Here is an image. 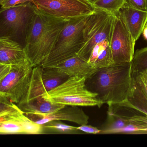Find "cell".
Here are the masks:
<instances>
[{
	"instance_id": "6da1fadb",
	"label": "cell",
	"mask_w": 147,
	"mask_h": 147,
	"mask_svg": "<svg viewBox=\"0 0 147 147\" xmlns=\"http://www.w3.org/2000/svg\"><path fill=\"white\" fill-rule=\"evenodd\" d=\"M67 20L45 14L35 6L24 47L27 58L33 67L41 65L47 58Z\"/></svg>"
},
{
	"instance_id": "7a4b0ae2",
	"label": "cell",
	"mask_w": 147,
	"mask_h": 147,
	"mask_svg": "<svg viewBox=\"0 0 147 147\" xmlns=\"http://www.w3.org/2000/svg\"><path fill=\"white\" fill-rule=\"evenodd\" d=\"M131 63L114 64L101 68L86 79V88L96 93L104 104L127 101L131 81Z\"/></svg>"
},
{
	"instance_id": "3957f363",
	"label": "cell",
	"mask_w": 147,
	"mask_h": 147,
	"mask_svg": "<svg viewBox=\"0 0 147 147\" xmlns=\"http://www.w3.org/2000/svg\"><path fill=\"white\" fill-rule=\"evenodd\" d=\"M90 16L66 21L52 51L40 66H53L77 55L86 43L84 29Z\"/></svg>"
},
{
	"instance_id": "277c9868",
	"label": "cell",
	"mask_w": 147,
	"mask_h": 147,
	"mask_svg": "<svg viewBox=\"0 0 147 147\" xmlns=\"http://www.w3.org/2000/svg\"><path fill=\"white\" fill-rule=\"evenodd\" d=\"M86 79L76 76L70 77L55 89L46 92L44 98L52 103L64 106L101 108L104 104L96 93L86 88Z\"/></svg>"
},
{
	"instance_id": "5b68a950",
	"label": "cell",
	"mask_w": 147,
	"mask_h": 147,
	"mask_svg": "<svg viewBox=\"0 0 147 147\" xmlns=\"http://www.w3.org/2000/svg\"><path fill=\"white\" fill-rule=\"evenodd\" d=\"M116 16L98 9L89 16L84 29L86 43L78 56L88 61L97 44L105 40L110 42Z\"/></svg>"
},
{
	"instance_id": "8992f818",
	"label": "cell",
	"mask_w": 147,
	"mask_h": 147,
	"mask_svg": "<svg viewBox=\"0 0 147 147\" xmlns=\"http://www.w3.org/2000/svg\"><path fill=\"white\" fill-rule=\"evenodd\" d=\"M33 68L28 59L12 65L0 83V98L16 104L19 103L27 91Z\"/></svg>"
},
{
	"instance_id": "52a82bcc",
	"label": "cell",
	"mask_w": 147,
	"mask_h": 147,
	"mask_svg": "<svg viewBox=\"0 0 147 147\" xmlns=\"http://www.w3.org/2000/svg\"><path fill=\"white\" fill-rule=\"evenodd\" d=\"M46 92L41 77V67H34L27 91L16 105L25 114H48L65 106L47 101L44 98Z\"/></svg>"
},
{
	"instance_id": "ba28073f",
	"label": "cell",
	"mask_w": 147,
	"mask_h": 147,
	"mask_svg": "<svg viewBox=\"0 0 147 147\" xmlns=\"http://www.w3.org/2000/svg\"><path fill=\"white\" fill-rule=\"evenodd\" d=\"M36 7L54 18L70 20L90 15L96 9L86 0H33Z\"/></svg>"
},
{
	"instance_id": "9c48e42d",
	"label": "cell",
	"mask_w": 147,
	"mask_h": 147,
	"mask_svg": "<svg viewBox=\"0 0 147 147\" xmlns=\"http://www.w3.org/2000/svg\"><path fill=\"white\" fill-rule=\"evenodd\" d=\"M32 3L27 2L0 9V21L3 28L10 35L26 34L35 11Z\"/></svg>"
},
{
	"instance_id": "30bf717a",
	"label": "cell",
	"mask_w": 147,
	"mask_h": 147,
	"mask_svg": "<svg viewBox=\"0 0 147 147\" xmlns=\"http://www.w3.org/2000/svg\"><path fill=\"white\" fill-rule=\"evenodd\" d=\"M135 44L123 22L116 16L110 42L114 64L131 63Z\"/></svg>"
},
{
	"instance_id": "8fae6325",
	"label": "cell",
	"mask_w": 147,
	"mask_h": 147,
	"mask_svg": "<svg viewBox=\"0 0 147 147\" xmlns=\"http://www.w3.org/2000/svg\"><path fill=\"white\" fill-rule=\"evenodd\" d=\"M43 125L31 121L20 110L0 115V134H40Z\"/></svg>"
},
{
	"instance_id": "7c38bea8",
	"label": "cell",
	"mask_w": 147,
	"mask_h": 147,
	"mask_svg": "<svg viewBox=\"0 0 147 147\" xmlns=\"http://www.w3.org/2000/svg\"><path fill=\"white\" fill-rule=\"evenodd\" d=\"M107 118L100 134L119 133L140 110L127 101L108 104Z\"/></svg>"
},
{
	"instance_id": "4fadbf2b",
	"label": "cell",
	"mask_w": 147,
	"mask_h": 147,
	"mask_svg": "<svg viewBox=\"0 0 147 147\" xmlns=\"http://www.w3.org/2000/svg\"><path fill=\"white\" fill-rule=\"evenodd\" d=\"M25 115L31 121L40 125L54 121H68L80 126L86 125L89 122V117L81 108L78 106H65L57 111L48 114Z\"/></svg>"
},
{
	"instance_id": "5bb4252c",
	"label": "cell",
	"mask_w": 147,
	"mask_h": 147,
	"mask_svg": "<svg viewBox=\"0 0 147 147\" xmlns=\"http://www.w3.org/2000/svg\"><path fill=\"white\" fill-rule=\"evenodd\" d=\"M127 101L147 116V71H131V81Z\"/></svg>"
},
{
	"instance_id": "9a60e30c",
	"label": "cell",
	"mask_w": 147,
	"mask_h": 147,
	"mask_svg": "<svg viewBox=\"0 0 147 147\" xmlns=\"http://www.w3.org/2000/svg\"><path fill=\"white\" fill-rule=\"evenodd\" d=\"M117 16L123 22L136 42L147 22V11L135 8L125 3Z\"/></svg>"
},
{
	"instance_id": "2e32d148",
	"label": "cell",
	"mask_w": 147,
	"mask_h": 147,
	"mask_svg": "<svg viewBox=\"0 0 147 147\" xmlns=\"http://www.w3.org/2000/svg\"><path fill=\"white\" fill-rule=\"evenodd\" d=\"M27 59L24 47L10 36H0V63L12 65Z\"/></svg>"
},
{
	"instance_id": "e0dca14e",
	"label": "cell",
	"mask_w": 147,
	"mask_h": 147,
	"mask_svg": "<svg viewBox=\"0 0 147 147\" xmlns=\"http://www.w3.org/2000/svg\"><path fill=\"white\" fill-rule=\"evenodd\" d=\"M53 66L70 77L76 76L86 79L91 77L98 70L77 55Z\"/></svg>"
},
{
	"instance_id": "ac0fdd59",
	"label": "cell",
	"mask_w": 147,
	"mask_h": 147,
	"mask_svg": "<svg viewBox=\"0 0 147 147\" xmlns=\"http://www.w3.org/2000/svg\"><path fill=\"white\" fill-rule=\"evenodd\" d=\"M40 66L42 81L47 91L55 89L70 77L55 66Z\"/></svg>"
},
{
	"instance_id": "d6986e66",
	"label": "cell",
	"mask_w": 147,
	"mask_h": 147,
	"mask_svg": "<svg viewBox=\"0 0 147 147\" xmlns=\"http://www.w3.org/2000/svg\"><path fill=\"white\" fill-rule=\"evenodd\" d=\"M96 9L103 10L117 16L126 0H86Z\"/></svg>"
},
{
	"instance_id": "ffe728a7",
	"label": "cell",
	"mask_w": 147,
	"mask_h": 147,
	"mask_svg": "<svg viewBox=\"0 0 147 147\" xmlns=\"http://www.w3.org/2000/svg\"><path fill=\"white\" fill-rule=\"evenodd\" d=\"M44 129H48L59 134H79L82 131L78 130L77 127L64 124L60 121H54L49 122L43 125Z\"/></svg>"
},
{
	"instance_id": "44dd1931",
	"label": "cell",
	"mask_w": 147,
	"mask_h": 147,
	"mask_svg": "<svg viewBox=\"0 0 147 147\" xmlns=\"http://www.w3.org/2000/svg\"><path fill=\"white\" fill-rule=\"evenodd\" d=\"M131 66L132 71H147V47L136 50L131 62Z\"/></svg>"
},
{
	"instance_id": "7402d4cb",
	"label": "cell",
	"mask_w": 147,
	"mask_h": 147,
	"mask_svg": "<svg viewBox=\"0 0 147 147\" xmlns=\"http://www.w3.org/2000/svg\"><path fill=\"white\" fill-rule=\"evenodd\" d=\"M114 64L109 45L101 53L93 65L95 68L99 69L108 67Z\"/></svg>"
},
{
	"instance_id": "603a6c76",
	"label": "cell",
	"mask_w": 147,
	"mask_h": 147,
	"mask_svg": "<svg viewBox=\"0 0 147 147\" xmlns=\"http://www.w3.org/2000/svg\"><path fill=\"white\" fill-rule=\"evenodd\" d=\"M109 45L110 41L107 40L97 44L92 51L90 56L87 61L88 63L93 65L101 53Z\"/></svg>"
},
{
	"instance_id": "cb8c5ba5",
	"label": "cell",
	"mask_w": 147,
	"mask_h": 147,
	"mask_svg": "<svg viewBox=\"0 0 147 147\" xmlns=\"http://www.w3.org/2000/svg\"><path fill=\"white\" fill-rule=\"evenodd\" d=\"M18 109L16 104L0 98V115Z\"/></svg>"
},
{
	"instance_id": "d4e9b609",
	"label": "cell",
	"mask_w": 147,
	"mask_h": 147,
	"mask_svg": "<svg viewBox=\"0 0 147 147\" xmlns=\"http://www.w3.org/2000/svg\"><path fill=\"white\" fill-rule=\"evenodd\" d=\"M27 2L33 3V0H2L1 4V9H7L16 5Z\"/></svg>"
},
{
	"instance_id": "484cf974",
	"label": "cell",
	"mask_w": 147,
	"mask_h": 147,
	"mask_svg": "<svg viewBox=\"0 0 147 147\" xmlns=\"http://www.w3.org/2000/svg\"><path fill=\"white\" fill-rule=\"evenodd\" d=\"M126 3L135 8L147 11V0H126Z\"/></svg>"
},
{
	"instance_id": "4316f807",
	"label": "cell",
	"mask_w": 147,
	"mask_h": 147,
	"mask_svg": "<svg viewBox=\"0 0 147 147\" xmlns=\"http://www.w3.org/2000/svg\"><path fill=\"white\" fill-rule=\"evenodd\" d=\"M77 128L78 130L86 133L93 134H100L101 130L95 127L92 126L86 125H80L79 127H77Z\"/></svg>"
},
{
	"instance_id": "83f0119b",
	"label": "cell",
	"mask_w": 147,
	"mask_h": 147,
	"mask_svg": "<svg viewBox=\"0 0 147 147\" xmlns=\"http://www.w3.org/2000/svg\"><path fill=\"white\" fill-rule=\"evenodd\" d=\"M11 65L0 63V83L7 74L11 69Z\"/></svg>"
},
{
	"instance_id": "f1b7e54d",
	"label": "cell",
	"mask_w": 147,
	"mask_h": 147,
	"mask_svg": "<svg viewBox=\"0 0 147 147\" xmlns=\"http://www.w3.org/2000/svg\"><path fill=\"white\" fill-rule=\"evenodd\" d=\"M142 33L144 39L147 41V22L144 27Z\"/></svg>"
},
{
	"instance_id": "f546056e",
	"label": "cell",
	"mask_w": 147,
	"mask_h": 147,
	"mask_svg": "<svg viewBox=\"0 0 147 147\" xmlns=\"http://www.w3.org/2000/svg\"><path fill=\"white\" fill-rule=\"evenodd\" d=\"M2 0H0V4H1V2Z\"/></svg>"
}]
</instances>
